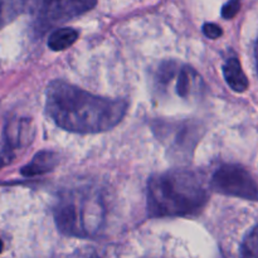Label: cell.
I'll return each instance as SVG.
<instances>
[{
	"label": "cell",
	"instance_id": "6da1fadb",
	"mask_svg": "<svg viewBox=\"0 0 258 258\" xmlns=\"http://www.w3.org/2000/svg\"><path fill=\"white\" fill-rule=\"evenodd\" d=\"M49 117L63 130L97 134L113 128L127 112L125 100L93 95L64 81H53L45 91Z\"/></svg>",
	"mask_w": 258,
	"mask_h": 258
},
{
	"label": "cell",
	"instance_id": "7a4b0ae2",
	"mask_svg": "<svg viewBox=\"0 0 258 258\" xmlns=\"http://www.w3.org/2000/svg\"><path fill=\"white\" fill-rule=\"evenodd\" d=\"M203 175L175 169L151 176L148 183V211L151 217H184L199 213L208 202Z\"/></svg>",
	"mask_w": 258,
	"mask_h": 258
},
{
	"label": "cell",
	"instance_id": "3957f363",
	"mask_svg": "<svg viewBox=\"0 0 258 258\" xmlns=\"http://www.w3.org/2000/svg\"><path fill=\"white\" fill-rule=\"evenodd\" d=\"M53 216L55 226L63 234L88 238L103 229L107 208L97 188L80 186L60 194Z\"/></svg>",
	"mask_w": 258,
	"mask_h": 258
},
{
	"label": "cell",
	"instance_id": "277c9868",
	"mask_svg": "<svg viewBox=\"0 0 258 258\" xmlns=\"http://www.w3.org/2000/svg\"><path fill=\"white\" fill-rule=\"evenodd\" d=\"M150 126L169 154L179 159L190 158L204 134L202 123L191 120H156Z\"/></svg>",
	"mask_w": 258,
	"mask_h": 258
},
{
	"label": "cell",
	"instance_id": "5b68a950",
	"mask_svg": "<svg viewBox=\"0 0 258 258\" xmlns=\"http://www.w3.org/2000/svg\"><path fill=\"white\" fill-rule=\"evenodd\" d=\"M156 83L160 90L173 85L174 92L183 100L201 97L204 93L203 80L196 70L178 62H164L156 71Z\"/></svg>",
	"mask_w": 258,
	"mask_h": 258
},
{
	"label": "cell",
	"instance_id": "8992f818",
	"mask_svg": "<svg viewBox=\"0 0 258 258\" xmlns=\"http://www.w3.org/2000/svg\"><path fill=\"white\" fill-rule=\"evenodd\" d=\"M211 186L214 191L227 197L258 202V186L251 174L241 165L224 164L213 174Z\"/></svg>",
	"mask_w": 258,
	"mask_h": 258
},
{
	"label": "cell",
	"instance_id": "52a82bcc",
	"mask_svg": "<svg viewBox=\"0 0 258 258\" xmlns=\"http://www.w3.org/2000/svg\"><path fill=\"white\" fill-rule=\"evenodd\" d=\"M97 0H24L37 19L45 23H62L93 9Z\"/></svg>",
	"mask_w": 258,
	"mask_h": 258
},
{
	"label": "cell",
	"instance_id": "ba28073f",
	"mask_svg": "<svg viewBox=\"0 0 258 258\" xmlns=\"http://www.w3.org/2000/svg\"><path fill=\"white\" fill-rule=\"evenodd\" d=\"M34 128L27 118H14L9 121L3 134V145L0 148V168L9 164L17 155L19 149L32 141Z\"/></svg>",
	"mask_w": 258,
	"mask_h": 258
},
{
	"label": "cell",
	"instance_id": "9c48e42d",
	"mask_svg": "<svg viewBox=\"0 0 258 258\" xmlns=\"http://www.w3.org/2000/svg\"><path fill=\"white\" fill-rule=\"evenodd\" d=\"M58 164V154L53 151L43 150L35 154L29 164L22 168V175L27 178L42 175V174L52 171Z\"/></svg>",
	"mask_w": 258,
	"mask_h": 258
},
{
	"label": "cell",
	"instance_id": "30bf717a",
	"mask_svg": "<svg viewBox=\"0 0 258 258\" xmlns=\"http://www.w3.org/2000/svg\"><path fill=\"white\" fill-rule=\"evenodd\" d=\"M223 76L227 85L236 92H244L248 88V80L237 58H228L223 64Z\"/></svg>",
	"mask_w": 258,
	"mask_h": 258
},
{
	"label": "cell",
	"instance_id": "8fae6325",
	"mask_svg": "<svg viewBox=\"0 0 258 258\" xmlns=\"http://www.w3.org/2000/svg\"><path fill=\"white\" fill-rule=\"evenodd\" d=\"M78 32L73 28H59L54 30L48 38V47L52 50L59 52L70 48L77 40Z\"/></svg>",
	"mask_w": 258,
	"mask_h": 258
},
{
	"label": "cell",
	"instance_id": "7c38bea8",
	"mask_svg": "<svg viewBox=\"0 0 258 258\" xmlns=\"http://www.w3.org/2000/svg\"><path fill=\"white\" fill-rule=\"evenodd\" d=\"M22 9H24V0H0V29L14 19Z\"/></svg>",
	"mask_w": 258,
	"mask_h": 258
},
{
	"label": "cell",
	"instance_id": "4fadbf2b",
	"mask_svg": "<svg viewBox=\"0 0 258 258\" xmlns=\"http://www.w3.org/2000/svg\"><path fill=\"white\" fill-rule=\"evenodd\" d=\"M239 254L241 258H258V224L244 237Z\"/></svg>",
	"mask_w": 258,
	"mask_h": 258
},
{
	"label": "cell",
	"instance_id": "5bb4252c",
	"mask_svg": "<svg viewBox=\"0 0 258 258\" xmlns=\"http://www.w3.org/2000/svg\"><path fill=\"white\" fill-rule=\"evenodd\" d=\"M241 9V0H229L222 8V17L224 19H232Z\"/></svg>",
	"mask_w": 258,
	"mask_h": 258
},
{
	"label": "cell",
	"instance_id": "9a60e30c",
	"mask_svg": "<svg viewBox=\"0 0 258 258\" xmlns=\"http://www.w3.org/2000/svg\"><path fill=\"white\" fill-rule=\"evenodd\" d=\"M203 33L209 39H217L223 34V30L219 25L214 24V23H206L203 25Z\"/></svg>",
	"mask_w": 258,
	"mask_h": 258
},
{
	"label": "cell",
	"instance_id": "2e32d148",
	"mask_svg": "<svg viewBox=\"0 0 258 258\" xmlns=\"http://www.w3.org/2000/svg\"><path fill=\"white\" fill-rule=\"evenodd\" d=\"M254 58H256V67H257V72H258V38L256 45H254Z\"/></svg>",
	"mask_w": 258,
	"mask_h": 258
},
{
	"label": "cell",
	"instance_id": "e0dca14e",
	"mask_svg": "<svg viewBox=\"0 0 258 258\" xmlns=\"http://www.w3.org/2000/svg\"><path fill=\"white\" fill-rule=\"evenodd\" d=\"M3 248H4V244H3V241H2V239H0V253H2V252H3Z\"/></svg>",
	"mask_w": 258,
	"mask_h": 258
}]
</instances>
